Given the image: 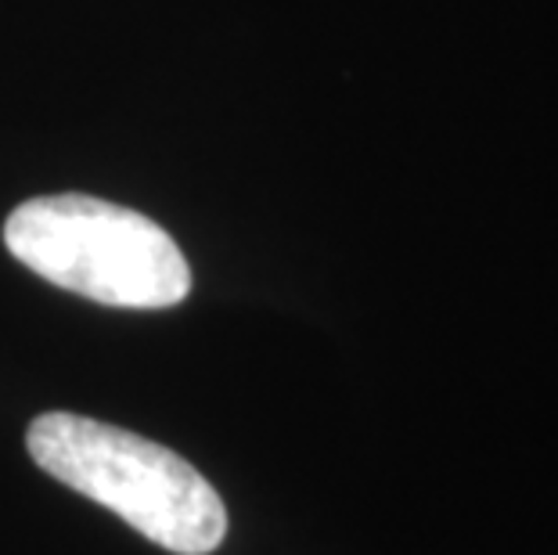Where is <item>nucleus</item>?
<instances>
[{
	"mask_svg": "<svg viewBox=\"0 0 558 555\" xmlns=\"http://www.w3.org/2000/svg\"><path fill=\"white\" fill-rule=\"evenodd\" d=\"M26 447L44 472L123 516L177 555H209L228 534V509L213 483L170 447L69 411L33 419Z\"/></svg>",
	"mask_w": 558,
	"mask_h": 555,
	"instance_id": "f257e3e1",
	"label": "nucleus"
},
{
	"mask_svg": "<svg viewBox=\"0 0 558 555\" xmlns=\"http://www.w3.org/2000/svg\"><path fill=\"white\" fill-rule=\"evenodd\" d=\"M4 245L33 275L105 306L162 311L192 289L170 231L94 195L29 198L8 217Z\"/></svg>",
	"mask_w": 558,
	"mask_h": 555,
	"instance_id": "f03ea898",
	"label": "nucleus"
}]
</instances>
